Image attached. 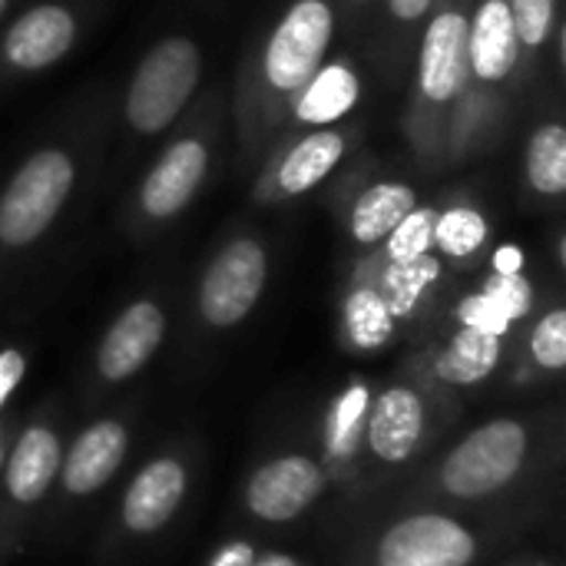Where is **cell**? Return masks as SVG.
Wrapping results in <instances>:
<instances>
[{"mask_svg":"<svg viewBox=\"0 0 566 566\" xmlns=\"http://www.w3.org/2000/svg\"><path fill=\"white\" fill-rule=\"evenodd\" d=\"M335 0H285L239 63L232 116L245 159L262 156L282 133L302 86L328 60Z\"/></svg>","mask_w":566,"mask_h":566,"instance_id":"cell-1","label":"cell"},{"mask_svg":"<svg viewBox=\"0 0 566 566\" xmlns=\"http://www.w3.org/2000/svg\"><path fill=\"white\" fill-rule=\"evenodd\" d=\"M471 3L474 0H434L421 27L415 86L405 109V136L428 169L448 159V129L468 80Z\"/></svg>","mask_w":566,"mask_h":566,"instance_id":"cell-2","label":"cell"},{"mask_svg":"<svg viewBox=\"0 0 566 566\" xmlns=\"http://www.w3.org/2000/svg\"><path fill=\"white\" fill-rule=\"evenodd\" d=\"M524 53L514 33L507 0H474L468 20V80L448 129V159L468 153L497 129L504 96L517 83Z\"/></svg>","mask_w":566,"mask_h":566,"instance_id":"cell-3","label":"cell"},{"mask_svg":"<svg viewBox=\"0 0 566 566\" xmlns=\"http://www.w3.org/2000/svg\"><path fill=\"white\" fill-rule=\"evenodd\" d=\"M202 80V46L189 33H169L156 40L136 63L123 116L136 136L166 133L189 106Z\"/></svg>","mask_w":566,"mask_h":566,"instance_id":"cell-4","label":"cell"},{"mask_svg":"<svg viewBox=\"0 0 566 566\" xmlns=\"http://www.w3.org/2000/svg\"><path fill=\"white\" fill-rule=\"evenodd\" d=\"M76 186V156L63 143L36 146L0 192V245H33L63 212Z\"/></svg>","mask_w":566,"mask_h":566,"instance_id":"cell-5","label":"cell"},{"mask_svg":"<svg viewBox=\"0 0 566 566\" xmlns=\"http://www.w3.org/2000/svg\"><path fill=\"white\" fill-rule=\"evenodd\" d=\"M212 143H216V129L209 116L189 119L186 129L169 139V146L146 169L136 189V209L143 219L169 222L196 199V192L209 176Z\"/></svg>","mask_w":566,"mask_h":566,"instance_id":"cell-6","label":"cell"},{"mask_svg":"<svg viewBox=\"0 0 566 566\" xmlns=\"http://www.w3.org/2000/svg\"><path fill=\"white\" fill-rule=\"evenodd\" d=\"M527 458V431L517 421H488L471 431L444 461L441 484L461 501H478L501 491Z\"/></svg>","mask_w":566,"mask_h":566,"instance_id":"cell-7","label":"cell"},{"mask_svg":"<svg viewBox=\"0 0 566 566\" xmlns=\"http://www.w3.org/2000/svg\"><path fill=\"white\" fill-rule=\"evenodd\" d=\"M269 279V255L259 239H232L206 269L199 282V312L209 325L229 328L242 322Z\"/></svg>","mask_w":566,"mask_h":566,"instance_id":"cell-8","label":"cell"},{"mask_svg":"<svg viewBox=\"0 0 566 566\" xmlns=\"http://www.w3.org/2000/svg\"><path fill=\"white\" fill-rule=\"evenodd\" d=\"M355 139V126H322L275 139L282 146L259 179V199H295L315 189L335 172Z\"/></svg>","mask_w":566,"mask_h":566,"instance_id":"cell-9","label":"cell"},{"mask_svg":"<svg viewBox=\"0 0 566 566\" xmlns=\"http://www.w3.org/2000/svg\"><path fill=\"white\" fill-rule=\"evenodd\" d=\"M80 40V13L63 0L27 7L0 36V70L13 76L43 73L66 60Z\"/></svg>","mask_w":566,"mask_h":566,"instance_id":"cell-10","label":"cell"},{"mask_svg":"<svg viewBox=\"0 0 566 566\" xmlns=\"http://www.w3.org/2000/svg\"><path fill=\"white\" fill-rule=\"evenodd\" d=\"M478 544L471 531L441 514H415L378 544V566H471Z\"/></svg>","mask_w":566,"mask_h":566,"instance_id":"cell-11","label":"cell"},{"mask_svg":"<svg viewBox=\"0 0 566 566\" xmlns=\"http://www.w3.org/2000/svg\"><path fill=\"white\" fill-rule=\"evenodd\" d=\"M325 474L308 458H279L255 471L245 491V504L255 517L269 524H285L298 517L318 494H322Z\"/></svg>","mask_w":566,"mask_h":566,"instance_id":"cell-12","label":"cell"},{"mask_svg":"<svg viewBox=\"0 0 566 566\" xmlns=\"http://www.w3.org/2000/svg\"><path fill=\"white\" fill-rule=\"evenodd\" d=\"M361 99V73L352 60L335 56L328 63L318 66V73L302 86V93L295 96L289 119L279 133L282 136H295V133H308V129H322V126H338Z\"/></svg>","mask_w":566,"mask_h":566,"instance_id":"cell-13","label":"cell"},{"mask_svg":"<svg viewBox=\"0 0 566 566\" xmlns=\"http://www.w3.org/2000/svg\"><path fill=\"white\" fill-rule=\"evenodd\" d=\"M166 332V318L163 308L156 302H133L106 332L99 355H96V368L106 381H126L129 375H136L153 352L159 348Z\"/></svg>","mask_w":566,"mask_h":566,"instance_id":"cell-14","label":"cell"},{"mask_svg":"<svg viewBox=\"0 0 566 566\" xmlns=\"http://www.w3.org/2000/svg\"><path fill=\"white\" fill-rule=\"evenodd\" d=\"M186 494V471L179 461L159 458L153 464H146L136 481L126 491L123 501V521L129 531L136 534H153L159 531L179 507Z\"/></svg>","mask_w":566,"mask_h":566,"instance_id":"cell-15","label":"cell"},{"mask_svg":"<svg viewBox=\"0 0 566 566\" xmlns=\"http://www.w3.org/2000/svg\"><path fill=\"white\" fill-rule=\"evenodd\" d=\"M424 434V405L411 388H388L368 418V444L371 451L388 461L401 464L415 454Z\"/></svg>","mask_w":566,"mask_h":566,"instance_id":"cell-16","label":"cell"},{"mask_svg":"<svg viewBox=\"0 0 566 566\" xmlns=\"http://www.w3.org/2000/svg\"><path fill=\"white\" fill-rule=\"evenodd\" d=\"M126 454V431L116 421H96L93 428H86L76 444L66 454V468H63V484L70 494H93L99 491L116 468L123 464Z\"/></svg>","mask_w":566,"mask_h":566,"instance_id":"cell-17","label":"cell"},{"mask_svg":"<svg viewBox=\"0 0 566 566\" xmlns=\"http://www.w3.org/2000/svg\"><path fill=\"white\" fill-rule=\"evenodd\" d=\"M56 471H60L56 434L46 428H30L10 454L7 491L17 504H36L50 491Z\"/></svg>","mask_w":566,"mask_h":566,"instance_id":"cell-18","label":"cell"},{"mask_svg":"<svg viewBox=\"0 0 566 566\" xmlns=\"http://www.w3.org/2000/svg\"><path fill=\"white\" fill-rule=\"evenodd\" d=\"M418 206V196L408 182L398 179H381L375 186H368L352 212H348V232L355 242L361 245H378L388 239V232Z\"/></svg>","mask_w":566,"mask_h":566,"instance_id":"cell-19","label":"cell"},{"mask_svg":"<svg viewBox=\"0 0 566 566\" xmlns=\"http://www.w3.org/2000/svg\"><path fill=\"white\" fill-rule=\"evenodd\" d=\"M501 361V335L461 328L438 358V375L451 385H478Z\"/></svg>","mask_w":566,"mask_h":566,"instance_id":"cell-20","label":"cell"},{"mask_svg":"<svg viewBox=\"0 0 566 566\" xmlns=\"http://www.w3.org/2000/svg\"><path fill=\"white\" fill-rule=\"evenodd\" d=\"M527 182L541 196H564L566 189V129L560 119H544L527 136L524 153Z\"/></svg>","mask_w":566,"mask_h":566,"instance_id":"cell-21","label":"cell"},{"mask_svg":"<svg viewBox=\"0 0 566 566\" xmlns=\"http://www.w3.org/2000/svg\"><path fill=\"white\" fill-rule=\"evenodd\" d=\"M438 275H441V262L431 252L421 259H411V262H388L381 298H385L391 318L411 315L418 308V302L424 298V292L438 282Z\"/></svg>","mask_w":566,"mask_h":566,"instance_id":"cell-22","label":"cell"},{"mask_svg":"<svg viewBox=\"0 0 566 566\" xmlns=\"http://www.w3.org/2000/svg\"><path fill=\"white\" fill-rule=\"evenodd\" d=\"M391 312L378 289H355L345 302V328L361 352H375L391 338Z\"/></svg>","mask_w":566,"mask_h":566,"instance_id":"cell-23","label":"cell"},{"mask_svg":"<svg viewBox=\"0 0 566 566\" xmlns=\"http://www.w3.org/2000/svg\"><path fill=\"white\" fill-rule=\"evenodd\" d=\"M488 219L474 206H451L438 212L434 222V245L451 259H471L488 242Z\"/></svg>","mask_w":566,"mask_h":566,"instance_id":"cell-24","label":"cell"},{"mask_svg":"<svg viewBox=\"0 0 566 566\" xmlns=\"http://www.w3.org/2000/svg\"><path fill=\"white\" fill-rule=\"evenodd\" d=\"M507 7H511L521 53H524V60H534L537 53H544L551 46V40L560 27L557 0H507Z\"/></svg>","mask_w":566,"mask_h":566,"instance_id":"cell-25","label":"cell"},{"mask_svg":"<svg viewBox=\"0 0 566 566\" xmlns=\"http://www.w3.org/2000/svg\"><path fill=\"white\" fill-rule=\"evenodd\" d=\"M434 222H438L434 206H415L385 239L388 262H411L428 255L434 249Z\"/></svg>","mask_w":566,"mask_h":566,"instance_id":"cell-26","label":"cell"},{"mask_svg":"<svg viewBox=\"0 0 566 566\" xmlns=\"http://www.w3.org/2000/svg\"><path fill=\"white\" fill-rule=\"evenodd\" d=\"M531 352H534V361L541 368H551V371H560L566 365V312L564 308H554L547 318H541V325L534 328L531 335Z\"/></svg>","mask_w":566,"mask_h":566,"instance_id":"cell-27","label":"cell"},{"mask_svg":"<svg viewBox=\"0 0 566 566\" xmlns=\"http://www.w3.org/2000/svg\"><path fill=\"white\" fill-rule=\"evenodd\" d=\"M484 295L494 302V308L514 322V318H524L531 312V285L524 275H494L484 289Z\"/></svg>","mask_w":566,"mask_h":566,"instance_id":"cell-28","label":"cell"},{"mask_svg":"<svg viewBox=\"0 0 566 566\" xmlns=\"http://www.w3.org/2000/svg\"><path fill=\"white\" fill-rule=\"evenodd\" d=\"M431 7H434V0H385V13H388V23H391L395 36L398 40L415 36V30L424 27Z\"/></svg>","mask_w":566,"mask_h":566,"instance_id":"cell-29","label":"cell"},{"mask_svg":"<svg viewBox=\"0 0 566 566\" xmlns=\"http://www.w3.org/2000/svg\"><path fill=\"white\" fill-rule=\"evenodd\" d=\"M461 322H464V328H481V332H491V335H504V328L511 325L497 308H494V302L481 292V295H474V298H468L464 305H461Z\"/></svg>","mask_w":566,"mask_h":566,"instance_id":"cell-30","label":"cell"},{"mask_svg":"<svg viewBox=\"0 0 566 566\" xmlns=\"http://www.w3.org/2000/svg\"><path fill=\"white\" fill-rule=\"evenodd\" d=\"M361 408H365V391L361 388H352L345 395V401L338 405V415H335V448L338 451H348V441H352V431L361 418Z\"/></svg>","mask_w":566,"mask_h":566,"instance_id":"cell-31","label":"cell"},{"mask_svg":"<svg viewBox=\"0 0 566 566\" xmlns=\"http://www.w3.org/2000/svg\"><path fill=\"white\" fill-rule=\"evenodd\" d=\"M23 371H27V361L20 352H13V348L0 352V408L17 391V385L23 381Z\"/></svg>","mask_w":566,"mask_h":566,"instance_id":"cell-32","label":"cell"},{"mask_svg":"<svg viewBox=\"0 0 566 566\" xmlns=\"http://www.w3.org/2000/svg\"><path fill=\"white\" fill-rule=\"evenodd\" d=\"M521 265H524V252L517 245H501L494 252V272L497 275H521Z\"/></svg>","mask_w":566,"mask_h":566,"instance_id":"cell-33","label":"cell"},{"mask_svg":"<svg viewBox=\"0 0 566 566\" xmlns=\"http://www.w3.org/2000/svg\"><path fill=\"white\" fill-rule=\"evenodd\" d=\"M212 566H252V551H249L245 544H232V547H226V551L216 557V564Z\"/></svg>","mask_w":566,"mask_h":566,"instance_id":"cell-34","label":"cell"},{"mask_svg":"<svg viewBox=\"0 0 566 566\" xmlns=\"http://www.w3.org/2000/svg\"><path fill=\"white\" fill-rule=\"evenodd\" d=\"M262 566H298L295 560H289V557H272V560H265Z\"/></svg>","mask_w":566,"mask_h":566,"instance_id":"cell-35","label":"cell"},{"mask_svg":"<svg viewBox=\"0 0 566 566\" xmlns=\"http://www.w3.org/2000/svg\"><path fill=\"white\" fill-rule=\"evenodd\" d=\"M345 3H348V7H358V10H361V7H371L375 0H345Z\"/></svg>","mask_w":566,"mask_h":566,"instance_id":"cell-36","label":"cell"},{"mask_svg":"<svg viewBox=\"0 0 566 566\" xmlns=\"http://www.w3.org/2000/svg\"><path fill=\"white\" fill-rule=\"evenodd\" d=\"M10 3H13V0H0V20H3V13L10 10Z\"/></svg>","mask_w":566,"mask_h":566,"instance_id":"cell-37","label":"cell"},{"mask_svg":"<svg viewBox=\"0 0 566 566\" xmlns=\"http://www.w3.org/2000/svg\"><path fill=\"white\" fill-rule=\"evenodd\" d=\"M0 458H3V454H0Z\"/></svg>","mask_w":566,"mask_h":566,"instance_id":"cell-38","label":"cell"}]
</instances>
